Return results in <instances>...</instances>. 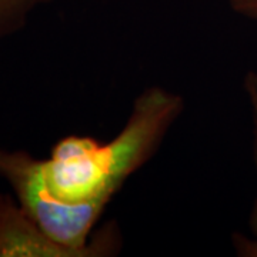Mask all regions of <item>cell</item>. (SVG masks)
<instances>
[{
  "label": "cell",
  "mask_w": 257,
  "mask_h": 257,
  "mask_svg": "<svg viewBox=\"0 0 257 257\" xmlns=\"http://www.w3.org/2000/svg\"><path fill=\"white\" fill-rule=\"evenodd\" d=\"M180 93L149 86L135 99L120 132L106 143L70 135L43 160V177L57 202L80 206L97 224L123 184L155 156L184 110Z\"/></svg>",
  "instance_id": "obj_1"
},
{
  "label": "cell",
  "mask_w": 257,
  "mask_h": 257,
  "mask_svg": "<svg viewBox=\"0 0 257 257\" xmlns=\"http://www.w3.org/2000/svg\"><path fill=\"white\" fill-rule=\"evenodd\" d=\"M0 177L9 184L19 204L47 234L64 246L89 247L96 229L76 204L57 202L43 177V159L25 150L0 149Z\"/></svg>",
  "instance_id": "obj_2"
},
{
  "label": "cell",
  "mask_w": 257,
  "mask_h": 257,
  "mask_svg": "<svg viewBox=\"0 0 257 257\" xmlns=\"http://www.w3.org/2000/svg\"><path fill=\"white\" fill-rule=\"evenodd\" d=\"M116 223L94 231L89 247L74 248L56 241L10 196L0 194V257H109L120 250Z\"/></svg>",
  "instance_id": "obj_3"
},
{
  "label": "cell",
  "mask_w": 257,
  "mask_h": 257,
  "mask_svg": "<svg viewBox=\"0 0 257 257\" xmlns=\"http://www.w3.org/2000/svg\"><path fill=\"white\" fill-rule=\"evenodd\" d=\"M244 92L247 96L248 106L251 111V124H253V156H254V166L257 175V72L250 70L244 77ZM250 231L251 239L240 237L236 240V248L241 256L257 257V193L253 209L250 214Z\"/></svg>",
  "instance_id": "obj_4"
},
{
  "label": "cell",
  "mask_w": 257,
  "mask_h": 257,
  "mask_svg": "<svg viewBox=\"0 0 257 257\" xmlns=\"http://www.w3.org/2000/svg\"><path fill=\"white\" fill-rule=\"evenodd\" d=\"M50 2L52 0H0V42L23 30L32 15Z\"/></svg>",
  "instance_id": "obj_5"
},
{
  "label": "cell",
  "mask_w": 257,
  "mask_h": 257,
  "mask_svg": "<svg viewBox=\"0 0 257 257\" xmlns=\"http://www.w3.org/2000/svg\"><path fill=\"white\" fill-rule=\"evenodd\" d=\"M229 6L237 15L257 22V0H227Z\"/></svg>",
  "instance_id": "obj_6"
}]
</instances>
